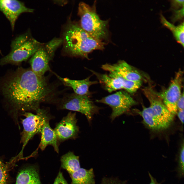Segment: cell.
Returning <instances> with one entry per match:
<instances>
[{"instance_id": "8992f818", "label": "cell", "mask_w": 184, "mask_h": 184, "mask_svg": "<svg viewBox=\"0 0 184 184\" xmlns=\"http://www.w3.org/2000/svg\"><path fill=\"white\" fill-rule=\"evenodd\" d=\"M36 114L25 112V118L22 120L23 129L22 133L21 142L22 144V152L29 141L36 134L40 133L44 123L51 119L49 112L44 109H38Z\"/></svg>"}, {"instance_id": "9c48e42d", "label": "cell", "mask_w": 184, "mask_h": 184, "mask_svg": "<svg viewBox=\"0 0 184 184\" xmlns=\"http://www.w3.org/2000/svg\"><path fill=\"white\" fill-rule=\"evenodd\" d=\"M183 73L179 71L167 89L157 94L169 111L174 115L178 111L177 104L181 95Z\"/></svg>"}, {"instance_id": "277c9868", "label": "cell", "mask_w": 184, "mask_h": 184, "mask_svg": "<svg viewBox=\"0 0 184 184\" xmlns=\"http://www.w3.org/2000/svg\"><path fill=\"white\" fill-rule=\"evenodd\" d=\"M78 10L80 18V26L83 30L98 40L102 41L108 39V21L100 19L96 13L95 4L91 6L80 2Z\"/></svg>"}, {"instance_id": "e0dca14e", "label": "cell", "mask_w": 184, "mask_h": 184, "mask_svg": "<svg viewBox=\"0 0 184 184\" xmlns=\"http://www.w3.org/2000/svg\"><path fill=\"white\" fill-rule=\"evenodd\" d=\"M71 184H94V175L93 169L87 170L80 168L70 174Z\"/></svg>"}, {"instance_id": "44dd1931", "label": "cell", "mask_w": 184, "mask_h": 184, "mask_svg": "<svg viewBox=\"0 0 184 184\" xmlns=\"http://www.w3.org/2000/svg\"><path fill=\"white\" fill-rule=\"evenodd\" d=\"M109 75L112 77L117 79L120 82L123 88L130 94L136 92L141 86L142 80L132 81L126 79L118 74L110 72Z\"/></svg>"}, {"instance_id": "484cf974", "label": "cell", "mask_w": 184, "mask_h": 184, "mask_svg": "<svg viewBox=\"0 0 184 184\" xmlns=\"http://www.w3.org/2000/svg\"><path fill=\"white\" fill-rule=\"evenodd\" d=\"M53 184H68L64 178L62 173L59 171Z\"/></svg>"}, {"instance_id": "7a4b0ae2", "label": "cell", "mask_w": 184, "mask_h": 184, "mask_svg": "<svg viewBox=\"0 0 184 184\" xmlns=\"http://www.w3.org/2000/svg\"><path fill=\"white\" fill-rule=\"evenodd\" d=\"M62 39L63 50L66 53L87 59L89 53L94 50L103 49L105 44L92 37L80 25L72 22L66 26Z\"/></svg>"}, {"instance_id": "30bf717a", "label": "cell", "mask_w": 184, "mask_h": 184, "mask_svg": "<svg viewBox=\"0 0 184 184\" xmlns=\"http://www.w3.org/2000/svg\"><path fill=\"white\" fill-rule=\"evenodd\" d=\"M54 54V49L49 42L42 43L30 60L31 70L37 75L43 76L45 73L50 70L49 62Z\"/></svg>"}, {"instance_id": "3957f363", "label": "cell", "mask_w": 184, "mask_h": 184, "mask_svg": "<svg viewBox=\"0 0 184 184\" xmlns=\"http://www.w3.org/2000/svg\"><path fill=\"white\" fill-rule=\"evenodd\" d=\"M143 90L150 103L149 107H143L142 111L137 112L142 117L143 123L147 128L154 131L168 129L173 121L174 115L169 111L157 93L151 88H145Z\"/></svg>"}, {"instance_id": "8fae6325", "label": "cell", "mask_w": 184, "mask_h": 184, "mask_svg": "<svg viewBox=\"0 0 184 184\" xmlns=\"http://www.w3.org/2000/svg\"><path fill=\"white\" fill-rule=\"evenodd\" d=\"M76 113L70 112L56 125L54 130L58 141L75 139L79 132Z\"/></svg>"}, {"instance_id": "d4e9b609", "label": "cell", "mask_w": 184, "mask_h": 184, "mask_svg": "<svg viewBox=\"0 0 184 184\" xmlns=\"http://www.w3.org/2000/svg\"><path fill=\"white\" fill-rule=\"evenodd\" d=\"M170 1L171 8L172 10H178L184 7L183 0H173Z\"/></svg>"}, {"instance_id": "9a60e30c", "label": "cell", "mask_w": 184, "mask_h": 184, "mask_svg": "<svg viewBox=\"0 0 184 184\" xmlns=\"http://www.w3.org/2000/svg\"><path fill=\"white\" fill-rule=\"evenodd\" d=\"M49 121H47L41 129L40 132L41 138L39 148L42 151H43L47 146L51 145L53 147L55 151L58 153L59 151L58 141L54 130L50 126Z\"/></svg>"}, {"instance_id": "7c38bea8", "label": "cell", "mask_w": 184, "mask_h": 184, "mask_svg": "<svg viewBox=\"0 0 184 184\" xmlns=\"http://www.w3.org/2000/svg\"><path fill=\"white\" fill-rule=\"evenodd\" d=\"M0 10L9 21L13 30L16 21L21 14L34 11L27 7L23 2L15 0H0Z\"/></svg>"}, {"instance_id": "52a82bcc", "label": "cell", "mask_w": 184, "mask_h": 184, "mask_svg": "<svg viewBox=\"0 0 184 184\" xmlns=\"http://www.w3.org/2000/svg\"><path fill=\"white\" fill-rule=\"evenodd\" d=\"M88 95H80L74 93L64 98L60 108L78 112L84 115L91 123L94 115L98 113L100 108L96 105Z\"/></svg>"}, {"instance_id": "603a6c76", "label": "cell", "mask_w": 184, "mask_h": 184, "mask_svg": "<svg viewBox=\"0 0 184 184\" xmlns=\"http://www.w3.org/2000/svg\"><path fill=\"white\" fill-rule=\"evenodd\" d=\"M184 146L183 143L182 145L179 154L178 160V171L179 176H183L184 175Z\"/></svg>"}, {"instance_id": "f546056e", "label": "cell", "mask_w": 184, "mask_h": 184, "mask_svg": "<svg viewBox=\"0 0 184 184\" xmlns=\"http://www.w3.org/2000/svg\"><path fill=\"white\" fill-rule=\"evenodd\" d=\"M108 184H116L114 183H109Z\"/></svg>"}, {"instance_id": "d6986e66", "label": "cell", "mask_w": 184, "mask_h": 184, "mask_svg": "<svg viewBox=\"0 0 184 184\" xmlns=\"http://www.w3.org/2000/svg\"><path fill=\"white\" fill-rule=\"evenodd\" d=\"M61 167L66 170L69 174L77 171L80 168L78 156L73 152L69 151L62 156L61 158Z\"/></svg>"}, {"instance_id": "6da1fadb", "label": "cell", "mask_w": 184, "mask_h": 184, "mask_svg": "<svg viewBox=\"0 0 184 184\" xmlns=\"http://www.w3.org/2000/svg\"><path fill=\"white\" fill-rule=\"evenodd\" d=\"M53 89L44 77L38 76L31 70H24L5 84V97L19 111L34 110L41 103L49 100Z\"/></svg>"}, {"instance_id": "ffe728a7", "label": "cell", "mask_w": 184, "mask_h": 184, "mask_svg": "<svg viewBox=\"0 0 184 184\" xmlns=\"http://www.w3.org/2000/svg\"><path fill=\"white\" fill-rule=\"evenodd\" d=\"M160 20L162 24L172 32L178 43L184 47V26L183 21L176 26L168 21L162 14H160Z\"/></svg>"}, {"instance_id": "4316f807", "label": "cell", "mask_w": 184, "mask_h": 184, "mask_svg": "<svg viewBox=\"0 0 184 184\" xmlns=\"http://www.w3.org/2000/svg\"><path fill=\"white\" fill-rule=\"evenodd\" d=\"M177 110H183L184 108V98L183 92L181 94L177 104Z\"/></svg>"}, {"instance_id": "f1b7e54d", "label": "cell", "mask_w": 184, "mask_h": 184, "mask_svg": "<svg viewBox=\"0 0 184 184\" xmlns=\"http://www.w3.org/2000/svg\"><path fill=\"white\" fill-rule=\"evenodd\" d=\"M148 174L151 179V182L150 184H160L157 182L156 179L152 176L149 172L148 173Z\"/></svg>"}, {"instance_id": "83f0119b", "label": "cell", "mask_w": 184, "mask_h": 184, "mask_svg": "<svg viewBox=\"0 0 184 184\" xmlns=\"http://www.w3.org/2000/svg\"><path fill=\"white\" fill-rule=\"evenodd\" d=\"M184 110H178L177 113L179 119L183 124L184 122Z\"/></svg>"}, {"instance_id": "2e32d148", "label": "cell", "mask_w": 184, "mask_h": 184, "mask_svg": "<svg viewBox=\"0 0 184 184\" xmlns=\"http://www.w3.org/2000/svg\"><path fill=\"white\" fill-rule=\"evenodd\" d=\"M15 184H42L38 168L29 166L22 168L19 172Z\"/></svg>"}, {"instance_id": "ac0fdd59", "label": "cell", "mask_w": 184, "mask_h": 184, "mask_svg": "<svg viewBox=\"0 0 184 184\" xmlns=\"http://www.w3.org/2000/svg\"><path fill=\"white\" fill-rule=\"evenodd\" d=\"M97 77L105 89L109 92L123 89L119 80L106 74H100L90 70Z\"/></svg>"}, {"instance_id": "4fadbf2b", "label": "cell", "mask_w": 184, "mask_h": 184, "mask_svg": "<svg viewBox=\"0 0 184 184\" xmlns=\"http://www.w3.org/2000/svg\"><path fill=\"white\" fill-rule=\"evenodd\" d=\"M101 67L109 72H115L129 80H142L143 78L137 70L124 60H120L113 64L106 63L102 65Z\"/></svg>"}, {"instance_id": "cb8c5ba5", "label": "cell", "mask_w": 184, "mask_h": 184, "mask_svg": "<svg viewBox=\"0 0 184 184\" xmlns=\"http://www.w3.org/2000/svg\"><path fill=\"white\" fill-rule=\"evenodd\" d=\"M171 21L173 24L182 19L184 16V7L178 10H173Z\"/></svg>"}, {"instance_id": "ba28073f", "label": "cell", "mask_w": 184, "mask_h": 184, "mask_svg": "<svg viewBox=\"0 0 184 184\" xmlns=\"http://www.w3.org/2000/svg\"><path fill=\"white\" fill-rule=\"evenodd\" d=\"M97 102L108 105L111 108L110 116L112 121L125 113L136 104V102L127 92L120 90L96 100Z\"/></svg>"}, {"instance_id": "5bb4252c", "label": "cell", "mask_w": 184, "mask_h": 184, "mask_svg": "<svg viewBox=\"0 0 184 184\" xmlns=\"http://www.w3.org/2000/svg\"><path fill=\"white\" fill-rule=\"evenodd\" d=\"M58 78L66 86L72 88L74 93L80 95H88L89 88L93 85L98 83L97 81H91L89 80L90 77L82 80H73L68 78H63L59 76Z\"/></svg>"}, {"instance_id": "5b68a950", "label": "cell", "mask_w": 184, "mask_h": 184, "mask_svg": "<svg viewBox=\"0 0 184 184\" xmlns=\"http://www.w3.org/2000/svg\"><path fill=\"white\" fill-rule=\"evenodd\" d=\"M42 44L32 38L28 32L19 36L12 41L10 53L0 59V65L18 63L27 60Z\"/></svg>"}, {"instance_id": "7402d4cb", "label": "cell", "mask_w": 184, "mask_h": 184, "mask_svg": "<svg viewBox=\"0 0 184 184\" xmlns=\"http://www.w3.org/2000/svg\"><path fill=\"white\" fill-rule=\"evenodd\" d=\"M8 164L0 159V184H7L8 177Z\"/></svg>"}]
</instances>
